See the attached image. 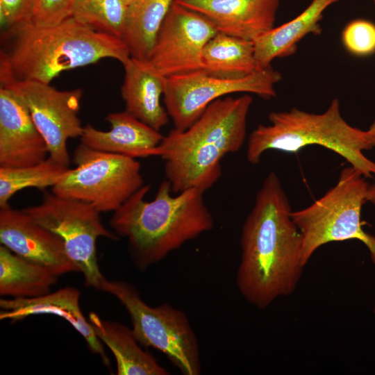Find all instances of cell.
<instances>
[{"label":"cell","instance_id":"obj_1","mask_svg":"<svg viewBox=\"0 0 375 375\" xmlns=\"http://www.w3.org/2000/svg\"><path fill=\"white\" fill-rule=\"evenodd\" d=\"M292 211L278 176L269 172L242 226L235 278L241 295L258 308L292 294L301 279L302 238Z\"/></svg>","mask_w":375,"mask_h":375},{"label":"cell","instance_id":"obj_2","mask_svg":"<svg viewBox=\"0 0 375 375\" xmlns=\"http://www.w3.org/2000/svg\"><path fill=\"white\" fill-rule=\"evenodd\" d=\"M0 53V83L49 84L62 72L104 58L124 63L130 57L122 38L96 31L72 16L51 26L31 22L6 28Z\"/></svg>","mask_w":375,"mask_h":375},{"label":"cell","instance_id":"obj_3","mask_svg":"<svg viewBox=\"0 0 375 375\" xmlns=\"http://www.w3.org/2000/svg\"><path fill=\"white\" fill-rule=\"evenodd\" d=\"M144 185L113 214L110 224L118 237L126 238L133 262L141 270L165 258L185 243L214 226L204 192L188 189L178 194L165 179L152 201Z\"/></svg>","mask_w":375,"mask_h":375},{"label":"cell","instance_id":"obj_4","mask_svg":"<svg viewBox=\"0 0 375 375\" xmlns=\"http://www.w3.org/2000/svg\"><path fill=\"white\" fill-rule=\"evenodd\" d=\"M252 102L248 94L217 99L187 129L164 136L158 156L174 194L192 188L205 192L219 179L223 158L244 143Z\"/></svg>","mask_w":375,"mask_h":375},{"label":"cell","instance_id":"obj_5","mask_svg":"<svg viewBox=\"0 0 375 375\" xmlns=\"http://www.w3.org/2000/svg\"><path fill=\"white\" fill-rule=\"evenodd\" d=\"M269 121V124H259L249 135L246 151L249 163H259L268 150L296 153L316 144L341 156L366 178H375V162L363 153L372 149L367 132L343 118L338 99H333L322 113L292 108L270 112Z\"/></svg>","mask_w":375,"mask_h":375},{"label":"cell","instance_id":"obj_6","mask_svg":"<svg viewBox=\"0 0 375 375\" xmlns=\"http://www.w3.org/2000/svg\"><path fill=\"white\" fill-rule=\"evenodd\" d=\"M369 184L351 165L344 168L337 183L309 206L292 211L302 238V261L331 242L357 240L367 247L375 267V236L363 230L361 211Z\"/></svg>","mask_w":375,"mask_h":375},{"label":"cell","instance_id":"obj_7","mask_svg":"<svg viewBox=\"0 0 375 375\" xmlns=\"http://www.w3.org/2000/svg\"><path fill=\"white\" fill-rule=\"evenodd\" d=\"M100 290L115 297L125 308L140 344L162 352L183 375L201 374L198 340L183 311L167 303L150 306L126 281L105 278Z\"/></svg>","mask_w":375,"mask_h":375},{"label":"cell","instance_id":"obj_8","mask_svg":"<svg viewBox=\"0 0 375 375\" xmlns=\"http://www.w3.org/2000/svg\"><path fill=\"white\" fill-rule=\"evenodd\" d=\"M69 168L51 188L57 196L86 202L99 212H115L144 185L136 158L91 149L83 144L74 151Z\"/></svg>","mask_w":375,"mask_h":375},{"label":"cell","instance_id":"obj_9","mask_svg":"<svg viewBox=\"0 0 375 375\" xmlns=\"http://www.w3.org/2000/svg\"><path fill=\"white\" fill-rule=\"evenodd\" d=\"M38 224L58 235L69 257L83 273L85 285L100 290L105 278L97 261L96 242L119 237L102 224L100 213L90 204L44 192L38 205L23 209Z\"/></svg>","mask_w":375,"mask_h":375},{"label":"cell","instance_id":"obj_10","mask_svg":"<svg viewBox=\"0 0 375 375\" xmlns=\"http://www.w3.org/2000/svg\"><path fill=\"white\" fill-rule=\"evenodd\" d=\"M281 74L269 66L238 78H224L203 70L165 78L163 101L175 129L190 127L214 101L231 94H254L270 99L276 95Z\"/></svg>","mask_w":375,"mask_h":375},{"label":"cell","instance_id":"obj_11","mask_svg":"<svg viewBox=\"0 0 375 375\" xmlns=\"http://www.w3.org/2000/svg\"><path fill=\"white\" fill-rule=\"evenodd\" d=\"M0 83L12 90L24 102L47 144L49 157L69 167L67 141L80 138L83 131L78 117L83 90H58L49 84L33 81Z\"/></svg>","mask_w":375,"mask_h":375},{"label":"cell","instance_id":"obj_12","mask_svg":"<svg viewBox=\"0 0 375 375\" xmlns=\"http://www.w3.org/2000/svg\"><path fill=\"white\" fill-rule=\"evenodd\" d=\"M217 33L206 17L175 1L147 61L165 78L201 70L203 49Z\"/></svg>","mask_w":375,"mask_h":375},{"label":"cell","instance_id":"obj_13","mask_svg":"<svg viewBox=\"0 0 375 375\" xmlns=\"http://www.w3.org/2000/svg\"><path fill=\"white\" fill-rule=\"evenodd\" d=\"M0 242L12 253L50 268L58 276L81 272L58 235L10 205L0 208Z\"/></svg>","mask_w":375,"mask_h":375},{"label":"cell","instance_id":"obj_14","mask_svg":"<svg viewBox=\"0 0 375 375\" xmlns=\"http://www.w3.org/2000/svg\"><path fill=\"white\" fill-rule=\"evenodd\" d=\"M49 157L47 144L23 100L0 87V167L38 164Z\"/></svg>","mask_w":375,"mask_h":375},{"label":"cell","instance_id":"obj_15","mask_svg":"<svg viewBox=\"0 0 375 375\" xmlns=\"http://www.w3.org/2000/svg\"><path fill=\"white\" fill-rule=\"evenodd\" d=\"M209 19L218 33L254 41L274 27L279 0H175Z\"/></svg>","mask_w":375,"mask_h":375},{"label":"cell","instance_id":"obj_16","mask_svg":"<svg viewBox=\"0 0 375 375\" xmlns=\"http://www.w3.org/2000/svg\"><path fill=\"white\" fill-rule=\"evenodd\" d=\"M109 131L83 127L81 143L95 150L137 158L159 155L164 135L126 110L108 114Z\"/></svg>","mask_w":375,"mask_h":375},{"label":"cell","instance_id":"obj_17","mask_svg":"<svg viewBox=\"0 0 375 375\" xmlns=\"http://www.w3.org/2000/svg\"><path fill=\"white\" fill-rule=\"evenodd\" d=\"M79 299V291L71 287L37 297L3 299L0 300V319L16 322L31 315L44 314L60 317L72 324L84 338L91 351L99 354L108 366L109 358L91 324L85 319L80 308Z\"/></svg>","mask_w":375,"mask_h":375},{"label":"cell","instance_id":"obj_18","mask_svg":"<svg viewBox=\"0 0 375 375\" xmlns=\"http://www.w3.org/2000/svg\"><path fill=\"white\" fill-rule=\"evenodd\" d=\"M124 70L121 95L125 110L155 130L165 126L169 119L161 103L165 77L147 61L130 57L122 63Z\"/></svg>","mask_w":375,"mask_h":375},{"label":"cell","instance_id":"obj_19","mask_svg":"<svg viewBox=\"0 0 375 375\" xmlns=\"http://www.w3.org/2000/svg\"><path fill=\"white\" fill-rule=\"evenodd\" d=\"M339 0H312L306 9L292 20L274 27L256 39L254 56L258 69L271 66L277 58L295 53L297 44L309 34L322 33L320 21L324 12Z\"/></svg>","mask_w":375,"mask_h":375},{"label":"cell","instance_id":"obj_20","mask_svg":"<svg viewBox=\"0 0 375 375\" xmlns=\"http://www.w3.org/2000/svg\"><path fill=\"white\" fill-rule=\"evenodd\" d=\"M89 322L97 337L106 344L115 357L117 375H168L148 351L138 344L132 328L116 322L101 319L90 312Z\"/></svg>","mask_w":375,"mask_h":375},{"label":"cell","instance_id":"obj_21","mask_svg":"<svg viewBox=\"0 0 375 375\" xmlns=\"http://www.w3.org/2000/svg\"><path fill=\"white\" fill-rule=\"evenodd\" d=\"M50 268L31 262L0 247V294L32 298L50 292L58 279Z\"/></svg>","mask_w":375,"mask_h":375},{"label":"cell","instance_id":"obj_22","mask_svg":"<svg viewBox=\"0 0 375 375\" xmlns=\"http://www.w3.org/2000/svg\"><path fill=\"white\" fill-rule=\"evenodd\" d=\"M258 69L253 41L217 33L203 49L202 70L208 74L238 78Z\"/></svg>","mask_w":375,"mask_h":375},{"label":"cell","instance_id":"obj_23","mask_svg":"<svg viewBox=\"0 0 375 375\" xmlns=\"http://www.w3.org/2000/svg\"><path fill=\"white\" fill-rule=\"evenodd\" d=\"M175 0H134L129 4L122 40L131 57L147 60L157 35Z\"/></svg>","mask_w":375,"mask_h":375},{"label":"cell","instance_id":"obj_24","mask_svg":"<svg viewBox=\"0 0 375 375\" xmlns=\"http://www.w3.org/2000/svg\"><path fill=\"white\" fill-rule=\"evenodd\" d=\"M69 169L49 157L31 166L0 167V208L9 206L12 197L24 189L52 188Z\"/></svg>","mask_w":375,"mask_h":375},{"label":"cell","instance_id":"obj_25","mask_svg":"<svg viewBox=\"0 0 375 375\" xmlns=\"http://www.w3.org/2000/svg\"><path fill=\"white\" fill-rule=\"evenodd\" d=\"M128 6L124 0H77L72 17L96 31L122 39Z\"/></svg>","mask_w":375,"mask_h":375},{"label":"cell","instance_id":"obj_26","mask_svg":"<svg viewBox=\"0 0 375 375\" xmlns=\"http://www.w3.org/2000/svg\"><path fill=\"white\" fill-rule=\"evenodd\" d=\"M342 41L353 56L365 57L375 53V24L365 19L351 21L343 29Z\"/></svg>","mask_w":375,"mask_h":375},{"label":"cell","instance_id":"obj_27","mask_svg":"<svg viewBox=\"0 0 375 375\" xmlns=\"http://www.w3.org/2000/svg\"><path fill=\"white\" fill-rule=\"evenodd\" d=\"M77 0H35L30 22L38 26H51L72 16Z\"/></svg>","mask_w":375,"mask_h":375},{"label":"cell","instance_id":"obj_28","mask_svg":"<svg viewBox=\"0 0 375 375\" xmlns=\"http://www.w3.org/2000/svg\"><path fill=\"white\" fill-rule=\"evenodd\" d=\"M35 0H0L1 24L6 28L30 22Z\"/></svg>","mask_w":375,"mask_h":375},{"label":"cell","instance_id":"obj_29","mask_svg":"<svg viewBox=\"0 0 375 375\" xmlns=\"http://www.w3.org/2000/svg\"><path fill=\"white\" fill-rule=\"evenodd\" d=\"M369 144L373 148L375 147V120L366 131Z\"/></svg>","mask_w":375,"mask_h":375},{"label":"cell","instance_id":"obj_30","mask_svg":"<svg viewBox=\"0 0 375 375\" xmlns=\"http://www.w3.org/2000/svg\"><path fill=\"white\" fill-rule=\"evenodd\" d=\"M367 201L370 202L375 208V183L369 185Z\"/></svg>","mask_w":375,"mask_h":375},{"label":"cell","instance_id":"obj_31","mask_svg":"<svg viewBox=\"0 0 375 375\" xmlns=\"http://www.w3.org/2000/svg\"><path fill=\"white\" fill-rule=\"evenodd\" d=\"M128 5L132 3L134 0H124Z\"/></svg>","mask_w":375,"mask_h":375},{"label":"cell","instance_id":"obj_32","mask_svg":"<svg viewBox=\"0 0 375 375\" xmlns=\"http://www.w3.org/2000/svg\"><path fill=\"white\" fill-rule=\"evenodd\" d=\"M373 312L375 314V307L373 308Z\"/></svg>","mask_w":375,"mask_h":375},{"label":"cell","instance_id":"obj_33","mask_svg":"<svg viewBox=\"0 0 375 375\" xmlns=\"http://www.w3.org/2000/svg\"><path fill=\"white\" fill-rule=\"evenodd\" d=\"M372 1H373V3H374V6H375V0H372Z\"/></svg>","mask_w":375,"mask_h":375}]
</instances>
